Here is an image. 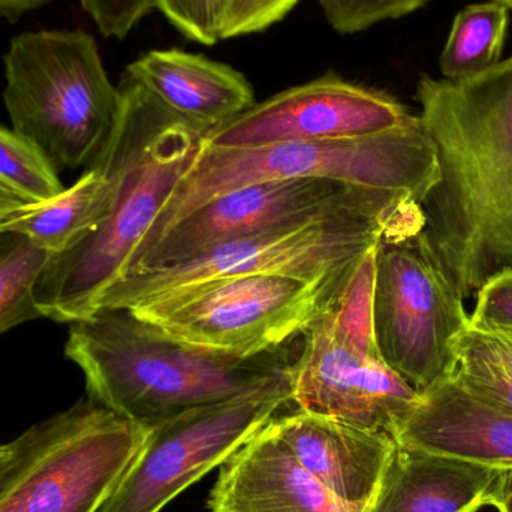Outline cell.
<instances>
[{"label":"cell","instance_id":"obj_1","mask_svg":"<svg viewBox=\"0 0 512 512\" xmlns=\"http://www.w3.org/2000/svg\"><path fill=\"white\" fill-rule=\"evenodd\" d=\"M415 98L441 174L415 240L468 300L512 268V56L471 80L423 74Z\"/></svg>","mask_w":512,"mask_h":512},{"label":"cell","instance_id":"obj_2","mask_svg":"<svg viewBox=\"0 0 512 512\" xmlns=\"http://www.w3.org/2000/svg\"><path fill=\"white\" fill-rule=\"evenodd\" d=\"M119 90L116 126L93 162L113 185L110 212L68 251L51 255L35 288L42 318L71 324L99 309L108 289L125 276L206 137L131 75L125 74Z\"/></svg>","mask_w":512,"mask_h":512},{"label":"cell","instance_id":"obj_3","mask_svg":"<svg viewBox=\"0 0 512 512\" xmlns=\"http://www.w3.org/2000/svg\"><path fill=\"white\" fill-rule=\"evenodd\" d=\"M301 339L237 357L176 339L131 309L105 307L71 322L65 355L83 372L90 399L149 430L191 409L291 381Z\"/></svg>","mask_w":512,"mask_h":512},{"label":"cell","instance_id":"obj_4","mask_svg":"<svg viewBox=\"0 0 512 512\" xmlns=\"http://www.w3.org/2000/svg\"><path fill=\"white\" fill-rule=\"evenodd\" d=\"M439 177L435 144L418 116L390 131L351 140L259 149H216L203 143L132 259L155 245L162 234L201 204L252 183L334 180L408 195L423 206Z\"/></svg>","mask_w":512,"mask_h":512},{"label":"cell","instance_id":"obj_5","mask_svg":"<svg viewBox=\"0 0 512 512\" xmlns=\"http://www.w3.org/2000/svg\"><path fill=\"white\" fill-rule=\"evenodd\" d=\"M3 93L12 129L51 167H92L107 146L120 90L83 30H39L15 36L5 54Z\"/></svg>","mask_w":512,"mask_h":512},{"label":"cell","instance_id":"obj_6","mask_svg":"<svg viewBox=\"0 0 512 512\" xmlns=\"http://www.w3.org/2000/svg\"><path fill=\"white\" fill-rule=\"evenodd\" d=\"M423 227V210L405 215L370 210L333 213L221 243L188 261L123 277L108 289L99 309H137L197 283L246 274L346 282L382 237L408 239Z\"/></svg>","mask_w":512,"mask_h":512},{"label":"cell","instance_id":"obj_7","mask_svg":"<svg viewBox=\"0 0 512 512\" xmlns=\"http://www.w3.org/2000/svg\"><path fill=\"white\" fill-rule=\"evenodd\" d=\"M376 248L301 339L291 370V400L301 411L393 436L420 394L382 360L376 346Z\"/></svg>","mask_w":512,"mask_h":512},{"label":"cell","instance_id":"obj_8","mask_svg":"<svg viewBox=\"0 0 512 512\" xmlns=\"http://www.w3.org/2000/svg\"><path fill=\"white\" fill-rule=\"evenodd\" d=\"M146 436L101 403L80 400L11 441L0 512H98Z\"/></svg>","mask_w":512,"mask_h":512},{"label":"cell","instance_id":"obj_9","mask_svg":"<svg viewBox=\"0 0 512 512\" xmlns=\"http://www.w3.org/2000/svg\"><path fill=\"white\" fill-rule=\"evenodd\" d=\"M349 279L313 282L286 274L222 277L131 310L183 342L254 357L301 339Z\"/></svg>","mask_w":512,"mask_h":512},{"label":"cell","instance_id":"obj_10","mask_svg":"<svg viewBox=\"0 0 512 512\" xmlns=\"http://www.w3.org/2000/svg\"><path fill=\"white\" fill-rule=\"evenodd\" d=\"M415 237L378 243L372 321L382 360L421 394L456 372V342L471 315Z\"/></svg>","mask_w":512,"mask_h":512},{"label":"cell","instance_id":"obj_11","mask_svg":"<svg viewBox=\"0 0 512 512\" xmlns=\"http://www.w3.org/2000/svg\"><path fill=\"white\" fill-rule=\"evenodd\" d=\"M346 210L405 215L418 212L421 206L408 195L334 180L252 183L218 195L183 216L155 245L132 259L123 277L188 261L221 243Z\"/></svg>","mask_w":512,"mask_h":512},{"label":"cell","instance_id":"obj_12","mask_svg":"<svg viewBox=\"0 0 512 512\" xmlns=\"http://www.w3.org/2000/svg\"><path fill=\"white\" fill-rule=\"evenodd\" d=\"M291 391V381L282 382L147 430L143 447L98 512H161L291 405Z\"/></svg>","mask_w":512,"mask_h":512},{"label":"cell","instance_id":"obj_13","mask_svg":"<svg viewBox=\"0 0 512 512\" xmlns=\"http://www.w3.org/2000/svg\"><path fill=\"white\" fill-rule=\"evenodd\" d=\"M394 96L343 80L334 72L283 90L207 132L216 149H259L288 143L351 140L397 128L411 119Z\"/></svg>","mask_w":512,"mask_h":512},{"label":"cell","instance_id":"obj_14","mask_svg":"<svg viewBox=\"0 0 512 512\" xmlns=\"http://www.w3.org/2000/svg\"><path fill=\"white\" fill-rule=\"evenodd\" d=\"M271 426L301 466L343 507L351 512L370 507L397 448L390 433L301 409L277 415Z\"/></svg>","mask_w":512,"mask_h":512},{"label":"cell","instance_id":"obj_15","mask_svg":"<svg viewBox=\"0 0 512 512\" xmlns=\"http://www.w3.org/2000/svg\"><path fill=\"white\" fill-rule=\"evenodd\" d=\"M393 438L409 450L512 469V415L475 399L453 376L420 394Z\"/></svg>","mask_w":512,"mask_h":512},{"label":"cell","instance_id":"obj_16","mask_svg":"<svg viewBox=\"0 0 512 512\" xmlns=\"http://www.w3.org/2000/svg\"><path fill=\"white\" fill-rule=\"evenodd\" d=\"M212 512H351L301 463L270 423L219 466Z\"/></svg>","mask_w":512,"mask_h":512},{"label":"cell","instance_id":"obj_17","mask_svg":"<svg viewBox=\"0 0 512 512\" xmlns=\"http://www.w3.org/2000/svg\"><path fill=\"white\" fill-rule=\"evenodd\" d=\"M126 74L177 116L206 132L255 104L254 89L245 75L203 54L152 50L131 63Z\"/></svg>","mask_w":512,"mask_h":512},{"label":"cell","instance_id":"obj_18","mask_svg":"<svg viewBox=\"0 0 512 512\" xmlns=\"http://www.w3.org/2000/svg\"><path fill=\"white\" fill-rule=\"evenodd\" d=\"M498 469L397 445L364 512H478L490 505Z\"/></svg>","mask_w":512,"mask_h":512},{"label":"cell","instance_id":"obj_19","mask_svg":"<svg viewBox=\"0 0 512 512\" xmlns=\"http://www.w3.org/2000/svg\"><path fill=\"white\" fill-rule=\"evenodd\" d=\"M111 200V180L99 165L93 164L57 197L29 204L3 221L0 234H21L48 254H63L107 218Z\"/></svg>","mask_w":512,"mask_h":512},{"label":"cell","instance_id":"obj_20","mask_svg":"<svg viewBox=\"0 0 512 512\" xmlns=\"http://www.w3.org/2000/svg\"><path fill=\"white\" fill-rule=\"evenodd\" d=\"M508 20V8L495 0L463 8L439 59L442 78L471 80L495 68L501 62Z\"/></svg>","mask_w":512,"mask_h":512},{"label":"cell","instance_id":"obj_21","mask_svg":"<svg viewBox=\"0 0 512 512\" xmlns=\"http://www.w3.org/2000/svg\"><path fill=\"white\" fill-rule=\"evenodd\" d=\"M51 254L17 233L0 234V334L42 318L35 288Z\"/></svg>","mask_w":512,"mask_h":512},{"label":"cell","instance_id":"obj_22","mask_svg":"<svg viewBox=\"0 0 512 512\" xmlns=\"http://www.w3.org/2000/svg\"><path fill=\"white\" fill-rule=\"evenodd\" d=\"M453 378L472 397L512 415V360L487 334L468 327L456 342Z\"/></svg>","mask_w":512,"mask_h":512},{"label":"cell","instance_id":"obj_23","mask_svg":"<svg viewBox=\"0 0 512 512\" xmlns=\"http://www.w3.org/2000/svg\"><path fill=\"white\" fill-rule=\"evenodd\" d=\"M0 183L30 203H45L63 192L59 173L29 141L0 125Z\"/></svg>","mask_w":512,"mask_h":512},{"label":"cell","instance_id":"obj_24","mask_svg":"<svg viewBox=\"0 0 512 512\" xmlns=\"http://www.w3.org/2000/svg\"><path fill=\"white\" fill-rule=\"evenodd\" d=\"M331 27L355 35L387 20H397L423 8L429 0H316Z\"/></svg>","mask_w":512,"mask_h":512},{"label":"cell","instance_id":"obj_25","mask_svg":"<svg viewBox=\"0 0 512 512\" xmlns=\"http://www.w3.org/2000/svg\"><path fill=\"white\" fill-rule=\"evenodd\" d=\"M158 9L191 41L204 45L221 41L224 0H158Z\"/></svg>","mask_w":512,"mask_h":512},{"label":"cell","instance_id":"obj_26","mask_svg":"<svg viewBox=\"0 0 512 512\" xmlns=\"http://www.w3.org/2000/svg\"><path fill=\"white\" fill-rule=\"evenodd\" d=\"M300 0H224L221 41L264 32L282 21Z\"/></svg>","mask_w":512,"mask_h":512},{"label":"cell","instance_id":"obj_27","mask_svg":"<svg viewBox=\"0 0 512 512\" xmlns=\"http://www.w3.org/2000/svg\"><path fill=\"white\" fill-rule=\"evenodd\" d=\"M469 327L483 333L512 331V268L481 286Z\"/></svg>","mask_w":512,"mask_h":512},{"label":"cell","instance_id":"obj_28","mask_svg":"<svg viewBox=\"0 0 512 512\" xmlns=\"http://www.w3.org/2000/svg\"><path fill=\"white\" fill-rule=\"evenodd\" d=\"M87 14L95 20L102 35L125 38L135 24L153 9L158 0H80Z\"/></svg>","mask_w":512,"mask_h":512},{"label":"cell","instance_id":"obj_29","mask_svg":"<svg viewBox=\"0 0 512 512\" xmlns=\"http://www.w3.org/2000/svg\"><path fill=\"white\" fill-rule=\"evenodd\" d=\"M490 505L499 512H512V469L499 472L490 496Z\"/></svg>","mask_w":512,"mask_h":512},{"label":"cell","instance_id":"obj_30","mask_svg":"<svg viewBox=\"0 0 512 512\" xmlns=\"http://www.w3.org/2000/svg\"><path fill=\"white\" fill-rule=\"evenodd\" d=\"M51 0H0V18L15 21L26 14L50 3Z\"/></svg>","mask_w":512,"mask_h":512},{"label":"cell","instance_id":"obj_31","mask_svg":"<svg viewBox=\"0 0 512 512\" xmlns=\"http://www.w3.org/2000/svg\"><path fill=\"white\" fill-rule=\"evenodd\" d=\"M29 204L33 203L0 183V224Z\"/></svg>","mask_w":512,"mask_h":512},{"label":"cell","instance_id":"obj_32","mask_svg":"<svg viewBox=\"0 0 512 512\" xmlns=\"http://www.w3.org/2000/svg\"><path fill=\"white\" fill-rule=\"evenodd\" d=\"M483 333V331H481ZM508 355L512 360V331H499V333H484Z\"/></svg>","mask_w":512,"mask_h":512},{"label":"cell","instance_id":"obj_33","mask_svg":"<svg viewBox=\"0 0 512 512\" xmlns=\"http://www.w3.org/2000/svg\"><path fill=\"white\" fill-rule=\"evenodd\" d=\"M11 453L12 442L0 445V474H2L3 469H5L6 463H8L9 457H11Z\"/></svg>","mask_w":512,"mask_h":512},{"label":"cell","instance_id":"obj_34","mask_svg":"<svg viewBox=\"0 0 512 512\" xmlns=\"http://www.w3.org/2000/svg\"><path fill=\"white\" fill-rule=\"evenodd\" d=\"M495 2L501 3L505 8L512 9V0H495Z\"/></svg>","mask_w":512,"mask_h":512}]
</instances>
